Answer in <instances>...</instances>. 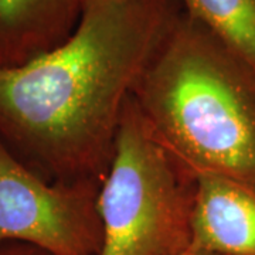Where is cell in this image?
<instances>
[{"label": "cell", "instance_id": "obj_1", "mask_svg": "<svg viewBox=\"0 0 255 255\" xmlns=\"http://www.w3.org/2000/svg\"><path fill=\"white\" fill-rule=\"evenodd\" d=\"M180 0H90L61 46L0 68V139L48 182L100 186L133 88Z\"/></svg>", "mask_w": 255, "mask_h": 255}, {"label": "cell", "instance_id": "obj_2", "mask_svg": "<svg viewBox=\"0 0 255 255\" xmlns=\"http://www.w3.org/2000/svg\"><path fill=\"white\" fill-rule=\"evenodd\" d=\"M132 100L153 135L194 173L255 186V73L184 10Z\"/></svg>", "mask_w": 255, "mask_h": 255}, {"label": "cell", "instance_id": "obj_3", "mask_svg": "<svg viewBox=\"0 0 255 255\" xmlns=\"http://www.w3.org/2000/svg\"><path fill=\"white\" fill-rule=\"evenodd\" d=\"M197 176L153 135L132 97L98 191L100 255L189 251Z\"/></svg>", "mask_w": 255, "mask_h": 255}, {"label": "cell", "instance_id": "obj_4", "mask_svg": "<svg viewBox=\"0 0 255 255\" xmlns=\"http://www.w3.org/2000/svg\"><path fill=\"white\" fill-rule=\"evenodd\" d=\"M100 186L48 182L28 169L0 139V241L51 255H100Z\"/></svg>", "mask_w": 255, "mask_h": 255}, {"label": "cell", "instance_id": "obj_5", "mask_svg": "<svg viewBox=\"0 0 255 255\" xmlns=\"http://www.w3.org/2000/svg\"><path fill=\"white\" fill-rule=\"evenodd\" d=\"M190 251L255 255V186L219 174H196Z\"/></svg>", "mask_w": 255, "mask_h": 255}, {"label": "cell", "instance_id": "obj_6", "mask_svg": "<svg viewBox=\"0 0 255 255\" xmlns=\"http://www.w3.org/2000/svg\"><path fill=\"white\" fill-rule=\"evenodd\" d=\"M90 0H0V68L31 61L68 40Z\"/></svg>", "mask_w": 255, "mask_h": 255}, {"label": "cell", "instance_id": "obj_7", "mask_svg": "<svg viewBox=\"0 0 255 255\" xmlns=\"http://www.w3.org/2000/svg\"><path fill=\"white\" fill-rule=\"evenodd\" d=\"M183 10L209 28L255 73V0H180Z\"/></svg>", "mask_w": 255, "mask_h": 255}, {"label": "cell", "instance_id": "obj_8", "mask_svg": "<svg viewBox=\"0 0 255 255\" xmlns=\"http://www.w3.org/2000/svg\"><path fill=\"white\" fill-rule=\"evenodd\" d=\"M0 255H51L37 247L14 243V241H0Z\"/></svg>", "mask_w": 255, "mask_h": 255}, {"label": "cell", "instance_id": "obj_9", "mask_svg": "<svg viewBox=\"0 0 255 255\" xmlns=\"http://www.w3.org/2000/svg\"><path fill=\"white\" fill-rule=\"evenodd\" d=\"M180 255H213V254H204V253H196V251H186V253H183Z\"/></svg>", "mask_w": 255, "mask_h": 255}]
</instances>
